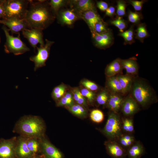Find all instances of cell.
Wrapping results in <instances>:
<instances>
[{
    "instance_id": "7a4b0ae2",
    "label": "cell",
    "mask_w": 158,
    "mask_h": 158,
    "mask_svg": "<svg viewBox=\"0 0 158 158\" xmlns=\"http://www.w3.org/2000/svg\"><path fill=\"white\" fill-rule=\"evenodd\" d=\"M46 125L40 117L31 115L21 117L15 124L13 132L26 138H40L45 135Z\"/></svg>"
},
{
    "instance_id": "f6af8a7d",
    "label": "cell",
    "mask_w": 158,
    "mask_h": 158,
    "mask_svg": "<svg viewBox=\"0 0 158 158\" xmlns=\"http://www.w3.org/2000/svg\"><path fill=\"white\" fill-rule=\"evenodd\" d=\"M3 0H0V18L4 19L5 18V15L3 5Z\"/></svg>"
},
{
    "instance_id": "f907efd6",
    "label": "cell",
    "mask_w": 158,
    "mask_h": 158,
    "mask_svg": "<svg viewBox=\"0 0 158 158\" xmlns=\"http://www.w3.org/2000/svg\"></svg>"
},
{
    "instance_id": "d590c367",
    "label": "cell",
    "mask_w": 158,
    "mask_h": 158,
    "mask_svg": "<svg viewBox=\"0 0 158 158\" xmlns=\"http://www.w3.org/2000/svg\"><path fill=\"white\" fill-rule=\"evenodd\" d=\"M64 1L63 0H51L49 2L50 9L55 16L57 14L59 8L64 5Z\"/></svg>"
},
{
    "instance_id": "ab89813d",
    "label": "cell",
    "mask_w": 158,
    "mask_h": 158,
    "mask_svg": "<svg viewBox=\"0 0 158 158\" xmlns=\"http://www.w3.org/2000/svg\"><path fill=\"white\" fill-rule=\"evenodd\" d=\"M110 30L108 29L107 25L102 20L97 23L95 27V32L97 33H102Z\"/></svg>"
},
{
    "instance_id": "6da1fadb",
    "label": "cell",
    "mask_w": 158,
    "mask_h": 158,
    "mask_svg": "<svg viewBox=\"0 0 158 158\" xmlns=\"http://www.w3.org/2000/svg\"><path fill=\"white\" fill-rule=\"evenodd\" d=\"M29 5L24 19L30 28L43 30L53 22L55 16L46 1L29 0Z\"/></svg>"
},
{
    "instance_id": "ffe728a7",
    "label": "cell",
    "mask_w": 158,
    "mask_h": 158,
    "mask_svg": "<svg viewBox=\"0 0 158 158\" xmlns=\"http://www.w3.org/2000/svg\"><path fill=\"white\" fill-rule=\"evenodd\" d=\"M123 68L121 63V59L117 58L108 64L105 71L107 77L116 75L122 74Z\"/></svg>"
},
{
    "instance_id": "681fc988",
    "label": "cell",
    "mask_w": 158,
    "mask_h": 158,
    "mask_svg": "<svg viewBox=\"0 0 158 158\" xmlns=\"http://www.w3.org/2000/svg\"><path fill=\"white\" fill-rule=\"evenodd\" d=\"M1 20H0V23H1Z\"/></svg>"
},
{
    "instance_id": "7bdbcfd3",
    "label": "cell",
    "mask_w": 158,
    "mask_h": 158,
    "mask_svg": "<svg viewBox=\"0 0 158 158\" xmlns=\"http://www.w3.org/2000/svg\"><path fill=\"white\" fill-rule=\"evenodd\" d=\"M97 6L99 10L103 11H105L108 7V4L103 1H97Z\"/></svg>"
},
{
    "instance_id": "1f68e13d",
    "label": "cell",
    "mask_w": 158,
    "mask_h": 158,
    "mask_svg": "<svg viewBox=\"0 0 158 158\" xmlns=\"http://www.w3.org/2000/svg\"><path fill=\"white\" fill-rule=\"evenodd\" d=\"M134 26L132 25L128 30L119 34L120 36L123 38L124 44H131L134 42Z\"/></svg>"
},
{
    "instance_id": "7dc6e473",
    "label": "cell",
    "mask_w": 158,
    "mask_h": 158,
    "mask_svg": "<svg viewBox=\"0 0 158 158\" xmlns=\"http://www.w3.org/2000/svg\"><path fill=\"white\" fill-rule=\"evenodd\" d=\"M122 137L127 141L134 138L133 137L129 135H124Z\"/></svg>"
},
{
    "instance_id": "603a6c76",
    "label": "cell",
    "mask_w": 158,
    "mask_h": 158,
    "mask_svg": "<svg viewBox=\"0 0 158 158\" xmlns=\"http://www.w3.org/2000/svg\"><path fill=\"white\" fill-rule=\"evenodd\" d=\"M40 138L37 137L27 138V146L33 156L41 154Z\"/></svg>"
},
{
    "instance_id": "44dd1931",
    "label": "cell",
    "mask_w": 158,
    "mask_h": 158,
    "mask_svg": "<svg viewBox=\"0 0 158 158\" xmlns=\"http://www.w3.org/2000/svg\"><path fill=\"white\" fill-rule=\"evenodd\" d=\"M105 87L110 93L121 94L122 95L121 88L117 75L106 77Z\"/></svg>"
},
{
    "instance_id": "30bf717a",
    "label": "cell",
    "mask_w": 158,
    "mask_h": 158,
    "mask_svg": "<svg viewBox=\"0 0 158 158\" xmlns=\"http://www.w3.org/2000/svg\"><path fill=\"white\" fill-rule=\"evenodd\" d=\"M42 30L39 28H32L24 30L22 31L23 37L28 40L33 48L35 52L38 44L39 43L40 46H43L45 44Z\"/></svg>"
},
{
    "instance_id": "5bb4252c",
    "label": "cell",
    "mask_w": 158,
    "mask_h": 158,
    "mask_svg": "<svg viewBox=\"0 0 158 158\" xmlns=\"http://www.w3.org/2000/svg\"><path fill=\"white\" fill-rule=\"evenodd\" d=\"M27 138L19 135L17 137L15 152L17 158H29L33 156L26 143Z\"/></svg>"
},
{
    "instance_id": "ac0fdd59",
    "label": "cell",
    "mask_w": 158,
    "mask_h": 158,
    "mask_svg": "<svg viewBox=\"0 0 158 158\" xmlns=\"http://www.w3.org/2000/svg\"><path fill=\"white\" fill-rule=\"evenodd\" d=\"M121 63L123 69L126 71V74L135 76L138 74L139 66L135 57H133L126 59H121Z\"/></svg>"
},
{
    "instance_id": "9c48e42d",
    "label": "cell",
    "mask_w": 158,
    "mask_h": 158,
    "mask_svg": "<svg viewBox=\"0 0 158 158\" xmlns=\"http://www.w3.org/2000/svg\"><path fill=\"white\" fill-rule=\"evenodd\" d=\"M41 154L45 158H64L62 152L55 146L46 137L40 138Z\"/></svg>"
},
{
    "instance_id": "8d00e7d4",
    "label": "cell",
    "mask_w": 158,
    "mask_h": 158,
    "mask_svg": "<svg viewBox=\"0 0 158 158\" xmlns=\"http://www.w3.org/2000/svg\"><path fill=\"white\" fill-rule=\"evenodd\" d=\"M111 23L118 28L120 32H124L126 28L127 23L126 21L121 17L118 18L110 21Z\"/></svg>"
},
{
    "instance_id": "4dcf8cb0",
    "label": "cell",
    "mask_w": 158,
    "mask_h": 158,
    "mask_svg": "<svg viewBox=\"0 0 158 158\" xmlns=\"http://www.w3.org/2000/svg\"><path fill=\"white\" fill-rule=\"evenodd\" d=\"M135 38L143 43L145 39L148 37L149 35L145 23H140L138 25L135 30Z\"/></svg>"
},
{
    "instance_id": "7c38bea8",
    "label": "cell",
    "mask_w": 158,
    "mask_h": 158,
    "mask_svg": "<svg viewBox=\"0 0 158 158\" xmlns=\"http://www.w3.org/2000/svg\"><path fill=\"white\" fill-rule=\"evenodd\" d=\"M92 33L95 45L99 48H108L113 43V35L110 30L104 33L99 34L94 32Z\"/></svg>"
},
{
    "instance_id": "e575fe53",
    "label": "cell",
    "mask_w": 158,
    "mask_h": 158,
    "mask_svg": "<svg viewBox=\"0 0 158 158\" xmlns=\"http://www.w3.org/2000/svg\"><path fill=\"white\" fill-rule=\"evenodd\" d=\"M90 117L93 121L99 123L103 121L104 116L103 112L101 111L98 109H95L91 112Z\"/></svg>"
},
{
    "instance_id": "5b68a950",
    "label": "cell",
    "mask_w": 158,
    "mask_h": 158,
    "mask_svg": "<svg viewBox=\"0 0 158 158\" xmlns=\"http://www.w3.org/2000/svg\"><path fill=\"white\" fill-rule=\"evenodd\" d=\"M2 29L6 38L4 46L6 53H12L15 55H18L30 51V49L21 40L20 34H18L17 37H14L10 35L9 30L5 26H3Z\"/></svg>"
},
{
    "instance_id": "8fae6325",
    "label": "cell",
    "mask_w": 158,
    "mask_h": 158,
    "mask_svg": "<svg viewBox=\"0 0 158 158\" xmlns=\"http://www.w3.org/2000/svg\"><path fill=\"white\" fill-rule=\"evenodd\" d=\"M1 23L3 24L9 28L12 35L14 34H19L20 31L30 28L25 19H21L16 18H10L3 19L1 21Z\"/></svg>"
},
{
    "instance_id": "d6986e66",
    "label": "cell",
    "mask_w": 158,
    "mask_h": 158,
    "mask_svg": "<svg viewBox=\"0 0 158 158\" xmlns=\"http://www.w3.org/2000/svg\"><path fill=\"white\" fill-rule=\"evenodd\" d=\"M122 94L110 93L106 105L111 111L118 113L124 97Z\"/></svg>"
},
{
    "instance_id": "52a82bcc",
    "label": "cell",
    "mask_w": 158,
    "mask_h": 158,
    "mask_svg": "<svg viewBox=\"0 0 158 158\" xmlns=\"http://www.w3.org/2000/svg\"><path fill=\"white\" fill-rule=\"evenodd\" d=\"M45 41L46 43L44 45L40 46L39 47H37L36 54L30 58V60L34 63L35 71L46 65L45 63L49 57L51 47L54 42L47 39H45Z\"/></svg>"
},
{
    "instance_id": "74e56055",
    "label": "cell",
    "mask_w": 158,
    "mask_h": 158,
    "mask_svg": "<svg viewBox=\"0 0 158 158\" xmlns=\"http://www.w3.org/2000/svg\"><path fill=\"white\" fill-rule=\"evenodd\" d=\"M141 16L140 14L136 12H132L129 11L128 15L129 21L133 24H138L140 21Z\"/></svg>"
},
{
    "instance_id": "e0dca14e",
    "label": "cell",
    "mask_w": 158,
    "mask_h": 158,
    "mask_svg": "<svg viewBox=\"0 0 158 158\" xmlns=\"http://www.w3.org/2000/svg\"><path fill=\"white\" fill-rule=\"evenodd\" d=\"M117 76L121 88L122 94L123 96H125L130 91L135 76L126 74H120L117 75Z\"/></svg>"
},
{
    "instance_id": "f35d334b",
    "label": "cell",
    "mask_w": 158,
    "mask_h": 158,
    "mask_svg": "<svg viewBox=\"0 0 158 158\" xmlns=\"http://www.w3.org/2000/svg\"><path fill=\"white\" fill-rule=\"evenodd\" d=\"M116 14L118 17H121L125 16L126 14V4L123 0H119L117 1Z\"/></svg>"
},
{
    "instance_id": "ee69618b",
    "label": "cell",
    "mask_w": 158,
    "mask_h": 158,
    "mask_svg": "<svg viewBox=\"0 0 158 158\" xmlns=\"http://www.w3.org/2000/svg\"><path fill=\"white\" fill-rule=\"evenodd\" d=\"M115 8L113 6H111L108 7L105 11V15L110 17H113L115 14Z\"/></svg>"
},
{
    "instance_id": "d4e9b609",
    "label": "cell",
    "mask_w": 158,
    "mask_h": 158,
    "mask_svg": "<svg viewBox=\"0 0 158 158\" xmlns=\"http://www.w3.org/2000/svg\"><path fill=\"white\" fill-rule=\"evenodd\" d=\"M68 89L67 86L63 83L55 87L51 94L52 99L56 102L65 95Z\"/></svg>"
},
{
    "instance_id": "cb8c5ba5",
    "label": "cell",
    "mask_w": 158,
    "mask_h": 158,
    "mask_svg": "<svg viewBox=\"0 0 158 158\" xmlns=\"http://www.w3.org/2000/svg\"><path fill=\"white\" fill-rule=\"evenodd\" d=\"M77 8L80 12L88 11H96L93 2L90 0H79L75 1Z\"/></svg>"
},
{
    "instance_id": "60d3db41",
    "label": "cell",
    "mask_w": 158,
    "mask_h": 158,
    "mask_svg": "<svg viewBox=\"0 0 158 158\" xmlns=\"http://www.w3.org/2000/svg\"><path fill=\"white\" fill-rule=\"evenodd\" d=\"M123 128L126 131L131 132L134 130V126L132 120L129 118L125 119L123 121Z\"/></svg>"
},
{
    "instance_id": "2e32d148",
    "label": "cell",
    "mask_w": 158,
    "mask_h": 158,
    "mask_svg": "<svg viewBox=\"0 0 158 158\" xmlns=\"http://www.w3.org/2000/svg\"><path fill=\"white\" fill-rule=\"evenodd\" d=\"M80 13L81 17L88 25L92 33L95 32V27L98 22L102 20L96 11H88Z\"/></svg>"
},
{
    "instance_id": "f1b7e54d",
    "label": "cell",
    "mask_w": 158,
    "mask_h": 158,
    "mask_svg": "<svg viewBox=\"0 0 158 158\" xmlns=\"http://www.w3.org/2000/svg\"><path fill=\"white\" fill-rule=\"evenodd\" d=\"M74 104L72 93L70 90L67 91L65 95L56 102L57 107L70 106Z\"/></svg>"
},
{
    "instance_id": "ba28073f",
    "label": "cell",
    "mask_w": 158,
    "mask_h": 158,
    "mask_svg": "<svg viewBox=\"0 0 158 158\" xmlns=\"http://www.w3.org/2000/svg\"><path fill=\"white\" fill-rule=\"evenodd\" d=\"M17 137L0 139V158H17L15 149Z\"/></svg>"
},
{
    "instance_id": "4316f807",
    "label": "cell",
    "mask_w": 158,
    "mask_h": 158,
    "mask_svg": "<svg viewBox=\"0 0 158 158\" xmlns=\"http://www.w3.org/2000/svg\"><path fill=\"white\" fill-rule=\"evenodd\" d=\"M144 152L143 146L140 143H138L129 149L127 154L129 158H140Z\"/></svg>"
},
{
    "instance_id": "277c9868",
    "label": "cell",
    "mask_w": 158,
    "mask_h": 158,
    "mask_svg": "<svg viewBox=\"0 0 158 158\" xmlns=\"http://www.w3.org/2000/svg\"><path fill=\"white\" fill-rule=\"evenodd\" d=\"M29 3V0H3L5 18L13 17L24 19Z\"/></svg>"
},
{
    "instance_id": "f546056e",
    "label": "cell",
    "mask_w": 158,
    "mask_h": 158,
    "mask_svg": "<svg viewBox=\"0 0 158 158\" xmlns=\"http://www.w3.org/2000/svg\"><path fill=\"white\" fill-rule=\"evenodd\" d=\"M109 92L105 87L101 89L96 95L95 101L99 105H106L110 95Z\"/></svg>"
},
{
    "instance_id": "7402d4cb",
    "label": "cell",
    "mask_w": 158,
    "mask_h": 158,
    "mask_svg": "<svg viewBox=\"0 0 158 158\" xmlns=\"http://www.w3.org/2000/svg\"><path fill=\"white\" fill-rule=\"evenodd\" d=\"M78 18L73 9L65 10L60 13L59 15V19L61 22L67 25L73 24Z\"/></svg>"
},
{
    "instance_id": "4fadbf2b",
    "label": "cell",
    "mask_w": 158,
    "mask_h": 158,
    "mask_svg": "<svg viewBox=\"0 0 158 158\" xmlns=\"http://www.w3.org/2000/svg\"><path fill=\"white\" fill-rule=\"evenodd\" d=\"M123 114L127 116L133 115L139 110V104L129 94L124 97L121 108Z\"/></svg>"
},
{
    "instance_id": "484cf974",
    "label": "cell",
    "mask_w": 158,
    "mask_h": 158,
    "mask_svg": "<svg viewBox=\"0 0 158 158\" xmlns=\"http://www.w3.org/2000/svg\"><path fill=\"white\" fill-rule=\"evenodd\" d=\"M66 107L72 114L77 116L84 118L87 115V110L83 105L74 103L70 106Z\"/></svg>"
},
{
    "instance_id": "d6a6232c",
    "label": "cell",
    "mask_w": 158,
    "mask_h": 158,
    "mask_svg": "<svg viewBox=\"0 0 158 158\" xmlns=\"http://www.w3.org/2000/svg\"><path fill=\"white\" fill-rule=\"evenodd\" d=\"M81 92L90 104H93L95 101L96 94L95 93L81 86L80 88Z\"/></svg>"
},
{
    "instance_id": "bcb514c9",
    "label": "cell",
    "mask_w": 158,
    "mask_h": 158,
    "mask_svg": "<svg viewBox=\"0 0 158 158\" xmlns=\"http://www.w3.org/2000/svg\"><path fill=\"white\" fill-rule=\"evenodd\" d=\"M29 158H45V157L43 154H40L33 156Z\"/></svg>"
},
{
    "instance_id": "b9f144b4",
    "label": "cell",
    "mask_w": 158,
    "mask_h": 158,
    "mask_svg": "<svg viewBox=\"0 0 158 158\" xmlns=\"http://www.w3.org/2000/svg\"><path fill=\"white\" fill-rule=\"evenodd\" d=\"M145 0L141 1L130 0L128 2L131 4L135 11H139L141 10L143 4L145 2Z\"/></svg>"
},
{
    "instance_id": "9a60e30c",
    "label": "cell",
    "mask_w": 158,
    "mask_h": 158,
    "mask_svg": "<svg viewBox=\"0 0 158 158\" xmlns=\"http://www.w3.org/2000/svg\"><path fill=\"white\" fill-rule=\"evenodd\" d=\"M106 148L108 154L113 158H124L126 152L117 143L112 141L105 142Z\"/></svg>"
},
{
    "instance_id": "8992f818",
    "label": "cell",
    "mask_w": 158,
    "mask_h": 158,
    "mask_svg": "<svg viewBox=\"0 0 158 158\" xmlns=\"http://www.w3.org/2000/svg\"><path fill=\"white\" fill-rule=\"evenodd\" d=\"M103 133L108 138L114 139L118 137L121 133L120 117L118 113L111 111L109 114Z\"/></svg>"
},
{
    "instance_id": "3957f363",
    "label": "cell",
    "mask_w": 158,
    "mask_h": 158,
    "mask_svg": "<svg viewBox=\"0 0 158 158\" xmlns=\"http://www.w3.org/2000/svg\"><path fill=\"white\" fill-rule=\"evenodd\" d=\"M143 108L156 103L158 97L154 90L145 79L135 76L128 94Z\"/></svg>"
},
{
    "instance_id": "83f0119b",
    "label": "cell",
    "mask_w": 158,
    "mask_h": 158,
    "mask_svg": "<svg viewBox=\"0 0 158 158\" xmlns=\"http://www.w3.org/2000/svg\"><path fill=\"white\" fill-rule=\"evenodd\" d=\"M71 91L72 93L74 102L86 108L87 106V103L85 98L81 94L80 88L76 87L72 88Z\"/></svg>"
},
{
    "instance_id": "c3c4849f",
    "label": "cell",
    "mask_w": 158,
    "mask_h": 158,
    "mask_svg": "<svg viewBox=\"0 0 158 158\" xmlns=\"http://www.w3.org/2000/svg\"><path fill=\"white\" fill-rule=\"evenodd\" d=\"M134 141V138L127 141V147L130 145Z\"/></svg>"
},
{
    "instance_id": "836d02e7",
    "label": "cell",
    "mask_w": 158,
    "mask_h": 158,
    "mask_svg": "<svg viewBox=\"0 0 158 158\" xmlns=\"http://www.w3.org/2000/svg\"><path fill=\"white\" fill-rule=\"evenodd\" d=\"M81 86L83 87L95 92L99 90V86L94 82L89 80L84 79L80 81Z\"/></svg>"
}]
</instances>
